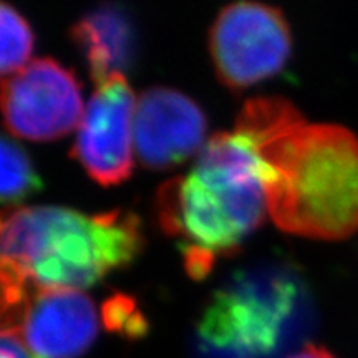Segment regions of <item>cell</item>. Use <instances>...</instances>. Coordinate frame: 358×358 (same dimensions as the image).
I'll return each mask as SVG.
<instances>
[{"mask_svg":"<svg viewBox=\"0 0 358 358\" xmlns=\"http://www.w3.org/2000/svg\"><path fill=\"white\" fill-rule=\"evenodd\" d=\"M306 325L301 282L280 268L241 272L217 289L201 312V358H274Z\"/></svg>","mask_w":358,"mask_h":358,"instance_id":"4","label":"cell"},{"mask_svg":"<svg viewBox=\"0 0 358 358\" xmlns=\"http://www.w3.org/2000/svg\"><path fill=\"white\" fill-rule=\"evenodd\" d=\"M0 70L2 75H13L29 65L27 62L34 52L35 37L24 15L6 0L0 7Z\"/></svg>","mask_w":358,"mask_h":358,"instance_id":"12","label":"cell"},{"mask_svg":"<svg viewBox=\"0 0 358 358\" xmlns=\"http://www.w3.org/2000/svg\"><path fill=\"white\" fill-rule=\"evenodd\" d=\"M292 35L284 13L256 0H237L217 13L209 30L214 71L232 92L261 83L284 69Z\"/></svg>","mask_w":358,"mask_h":358,"instance_id":"5","label":"cell"},{"mask_svg":"<svg viewBox=\"0 0 358 358\" xmlns=\"http://www.w3.org/2000/svg\"><path fill=\"white\" fill-rule=\"evenodd\" d=\"M0 194L3 204H19L42 187L30 156L19 143L8 140L7 136L2 138L0 146Z\"/></svg>","mask_w":358,"mask_h":358,"instance_id":"11","label":"cell"},{"mask_svg":"<svg viewBox=\"0 0 358 358\" xmlns=\"http://www.w3.org/2000/svg\"><path fill=\"white\" fill-rule=\"evenodd\" d=\"M2 358H37L15 330L2 329Z\"/></svg>","mask_w":358,"mask_h":358,"instance_id":"14","label":"cell"},{"mask_svg":"<svg viewBox=\"0 0 358 358\" xmlns=\"http://www.w3.org/2000/svg\"><path fill=\"white\" fill-rule=\"evenodd\" d=\"M268 214L261 163L237 131L208 138L187 176L169 179L156 194L161 229L176 239L191 279L209 275L262 226Z\"/></svg>","mask_w":358,"mask_h":358,"instance_id":"2","label":"cell"},{"mask_svg":"<svg viewBox=\"0 0 358 358\" xmlns=\"http://www.w3.org/2000/svg\"><path fill=\"white\" fill-rule=\"evenodd\" d=\"M2 319V329L15 330L37 358H78L98 335L95 303L75 289L34 290Z\"/></svg>","mask_w":358,"mask_h":358,"instance_id":"8","label":"cell"},{"mask_svg":"<svg viewBox=\"0 0 358 358\" xmlns=\"http://www.w3.org/2000/svg\"><path fill=\"white\" fill-rule=\"evenodd\" d=\"M2 271L37 289H85L123 268L145 245L141 221L123 209L88 214L29 206L2 216Z\"/></svg>","mask_w":358,"mask_h":358,"instance_id":"3","label":"cell"},{"mask_svg":"<svg viewBox=\"0 0 358 358\" xmlns=\"http://www.w3.org/2000/svg\"><path fill=\"white\" fill-rule=\"evenodd\" d=\"M103 322L113 334H120L129 340L140 338L146 334L148 324L145 315L133 297L124 294L111 295L103 306Z\"/></svg>","mask_w":358,"mask_h":358,"instance_id":"13","label":"cell"},{"mask_svg":"<svg viewBox=\"0 0 358 358\" xmlns=\"http://www.w3.org/2000/svg\"><path fill=\"white\" fill-rule=\"evenodd\" d=\"M287 358H337V357H335L330 350H327L325 347L312 345L310 343V345H306Z\"/></svg>","mask_w":358,"mask_h":358,"instance_id":"15","label":"cell"},{"mask_svg":"<svg viewBox=\"0 0 358 358\" xmlns=\"http://www.w3.org/2000/svg\"><path fill=\"white\" fill-rule=\"evenodd\" d=\"M203 110L174 88L153 87L141 93L134 113V151L143 166L168 171L206 145Z\"/></svg>","mask_w":358,"mask_h":358,"instance_id":"9","label":"cell"},{"mask_svg":"<svg viewBox=\"0 0 358 358\" xmlns=\"http://www.w3.org/2000/svg\"><path fill=\"white\" fill-rule=\"evenodd\" d=\"M136 98L124 75L98 85L85 106L71 156L100 186H118L131 176Z\"/></svg>","mask_w":358,"mask_h":358,"instance_id":"7","label":"cell"},{"mask_svg":"<svg viewBox=\"0 0 358 358\" xmlns=\"http://www.w3.org/2000/svg\"><path fill=\"white\" fill-rule=\"evenodd\" d=\"M0 100L7 131L30 141L60 140L85 111L78 80L53 58H37L3 80Z\"/></svg>","mask_w":358,"mask_h":358,"instance_id":"6","label":"cell"},{"mask_svg":"<svg viewBox=\"0 0 358 358\" xmlns=\"http://www.w3.org/2000/svg\"><path fill=\"white\" fill-rule=\"evenodd\" d=\"M256 150L268 216L289 234L320 241L358 231V138L340 124L306 122L289 100L244 103L236 129Z\"/></svg>","mask_w":358,"mask_h":358,"instance_id":"1","label":"cell"},{"mask_svg":"<svg viewBox=\"0 0 358 358\" xmlns=\"http://www.w3.org/2000/svg\"><path fill=\"white\" fill-rule=\"evenodd\" d=\"M70 38L87 62L90 77L96 87L116 75L127 73L136 57L133 22L115 3H103L85 13L71 25Z\"/></svg>","mask_w":358,"mask_h":358,"instance_id":"10","label":"cell"}]
</instances>
